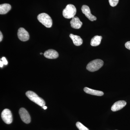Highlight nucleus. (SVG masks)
Listing matches in <instances>:
<instances>
[{
	"label": "nucleus",
	"instance_id": "f257e3e1",
	"mask_svg": "<svg viewBox=\"0 0 130 130\" xmlns=\"http://www.w3.org/2000/svg\"><path fill=\"white\" fill-rule=\"evenodd\" d=\"M26 95L30 100L40 106L42 107L45 106L46 103L44 100L39 97L35 92L29 91L26 93Z\"/></svg>",
	"mask_w": 130,
	"mask_h": 130
},
{
	"label": "nucleus",
	"instance_id": "f03ea898",
	"mask_svg": "<svg viewBox=\"0 0 130 130\" xmlns=\"http://www.w3.org/2000/svg\"><path fill=\"white\" fill-rule=\"evenodd\" d=\"M103 63V61L100 59L91 61L87 65L86 69L91 72L96 71L102 67Z\"/></svg>",
	"mask_w": 130,
	"mask_h": 130
},
{
	"label": "nucleus",
	"instance_id": "7ed1b4c3",
	"mask_svg": "<svg viewBox=\"0 0 130 130\" xmlns=\"http://www.w3.org/2000/svg\"><path fill=\"white\" fill-rule=\"evenodd\" d=\"M37 19L39 22L45 27L50 28L53 25V21L50 16L47 13H41L37 16Z\"/></svg>",
	"mask_w": 130,
	"mask_h": 130
},
{
	"label": "nucleus",
	"instance_id": "20e7f679",
	"mask_svg": "<svg viewBox=\"0 0 130 130\" xmlns=\"http://www.w3.org/2000/svg\"><path fill=\"white\" fill-rule=\"evenodd\" d=\"M77 10L74 5L69 4L63 10V15L65 18L70 19L74 18L76 13Z\"/></svg>",
	"mask_w": 130,
	"mask_h": 130
},
{
	"label": "nucleus",
	"instance_id": "39448f33",
	"mask_svg": "<svg viewBox=\"0 0 130 130\" xmlns=\"http://www.w3.org/2000/svg\"><path fill=\"white\" fill-rule=\"evenodd\" d=\"M1 117L3 120L7 124H9L12 122V115L11 112L9 109H5L3 111Z\"/></svg>",
	"mask_w": 130,
	"mask_h": 130
},
{
	"label": "nucleus",
	"instance_id": "423d86ee",
	"mask_svg": "<svg viewBox=\"0 0 130 130\" xmlns=\"http://www.w3.org/2000/svg\"><path fill=\"white\" fill-rule=\"evenodd\" d=\"M19 113L21 120L26 124H29L31 121L30 116L27 110L24 108H21L19 111Z\"/></svg>",
	"mask_w": 130,
	"mask_h": 130
},
{
	"label": "nucleus",
	"instance_id": "0eeeda50",
	"mask_svg": "<svg viewBox=\"0 0 130 130\" xmlns=\"http://www.w3.org/2000/svg\"><path fill=\"white\" fill-rule=\"evenodd\" d=\"M18 36L19 39L22 41H26L29 39V33L24 28H20L19 29Z\"/></svg>",
	"mask_w": 130,
	"mask_h": 130
},
{
	"label": "nucleus",
	"instance_id": "6e6552de",
	"mask_svg": "<svg viewBox=\"0 0 130 130\" xmlns=\"http://www.w3.org/2000/svg\"><path fill=\"white\" fill-rule=\"evenodd\" d=\"M82 12L91 21H95L96 20L95 16L92 15L91 13L90 9L88 6L84 5L81 8Z\"/></svg>",
	"mask_w": 130,
	"mask_h": 130
},
{
	"label": "nucleus",
	"instance_id": "1a4fd4ad",
	"mask_svg": "<svg viewBox=\"0 0 130 130\" xmlns=\"http://www.w3.org/2000/svg\"><path fill=\"white\" fill-rule=\"evenodd\" d=\"M126 105V102L125 101H118L114 103L112 106L111 109L112 111H117L122 109Z\"/></svg>",
	"mask_w": 130,
	"mask_h": 130
},
{
	"label": "nucleus",
	"instance_id": "9d476101",
	"mask_svg": "<svg viewBox=\"0 0 130 130\" xmlns=\"http://www.w3.org/2000/svg\"><path fill=\"white\" fill-rule=\"evenodd\" d=\"M44 56L45 58L49 59H55L58 58V52L53 49H49L44 52Z\"/></svg>",
	"mask_w": 130,
	"mask_h": 130
},
{
	"label": "nucleus",
	"instance_id": "9b49d317",
	"mask_svg": "<svg viewBox=\"0 0 130 130\" xmlns=\"http://www.w3.org/2000/svg\"><path fill=\"white\" fill-rule=\"evenodd\" d=\"M71 26L75 29H80L83 25V23L80 21L79 18L77 17H74L70 21Z\"/></svg>",
	"mask_w": 130,
	"mask_h": 130
},
{
	"label": "nucleus",
	"instance_id": "f8f14e48",
	"mask_svg": "<svg viewBox=\"0 0 130 130\" xmlns=\"http://www.w3.org/2000/svg\"><path fill=\"white\" fill-rule=\"evenodd\" d=\"M84 91L87 94L92 95L98 96H102L104 95V93L101 91L95 90L89 88L85 87L84 89Z\"/></svg>",
	"mask_w": 130,
	"mask_h": 130
},
{
	"label": "nucleus",
	"instance_id": "ddd939ff",
	"mask_svg": "<svg viewBox=\"0 0 130 130\" xmlns=\"http://www.w3.org/2000/svg\"><path fill=\"white\" fill-rule=\"evenodd\" d=\"M70 37L75 46H79L83 44V40L79 36L71 34Z\"/></svg>",
	"mask_w": 130,
	"mask_h": 130
},
{
	"label": "nucleus",
	"instance_id": "4468645a",
	"mask_svg": "<svg viewBox=\"0 0 130 130\" xmlns=\"http://www.w3.org/2000/svg\"><path fill=\"white\" fill-rule=\"evenodd\" d=\"M11 8V5L9 4L5 3L0 5V14H6Z\"/></svg>",
	"mask_w": 130,
	"mask_h": 130
},
{
	"label": "nucleus",
	"instance_id": "2eb2a0df",
	"mask_svg": "<svg viewBox=\"0 0 130 130\" xmlns=\"http://www.w3.org/2000/svg\"><path fill=\"white\" fill-rule=\"evenodd\" d=\"M102 37L101 36H96L91 39L90 44L92 46H97L101 44Z\"/></svg>",
	"mask_w": 130,
	"mask_h": 130
},
{
	"label": "nucleus",
	"instance_id": "dca6fc26",
	"mask_svg": "<svg viewBox=\"0 0 130 130\" xmlns=\"http://www.w3.org/2000/svg\"><path fill=\"white\" fill-rule=\"evenodd\" d=\"M76 126L79 130H89L87 127L83 125L82 123L79 122H77Z\"/></svg>",
	"mask_w": 130,
	"mask_h": 130
},
{
	"label": "nucleus",
	"instance_id": "f3484780",
	"mask_svg": "<svg viewBox=\"0 0 130 130\" xmlns=\"http://www.w3.org/2000/svg\"><path fill=\"white\" fill-rule=\"evenodd\" d=\"M108 1L109 5L113 7L117 6L119 2V0H108Z\"/></svg>",
	"mask_w": 130,
	"mask_h": 130
},
{
	"label": "nucleus",
	"instance_id": "a211bd4d",
	"mask_svg": "<svg viewBox=\"0 0 130 130\" xmlns=\"http://www.w3.org/2000/svg\"><path fill=\"white\" fill-rule=\"evenodd\" d=\"M2 62H3V64L4 65H7L8 64V61L7 60L6 58L5 57H3L2 58Z\"/></svg>",
	"mask_w": 130,
	"mask_h": 130
},
{
	"label": "nucleus",
	"instance_id": "6ab92c4d",
	"mask_svg": "<svg viewBox=\"0 0 130 130\" xmlns=\"http://www.w3.org/2000/svg\"><path fill=\"white\" fill-rule=\"evenodd\" d=\"M125 47L126 48L130 50V41L126 42L125 44Z\"/></svg>",
	"mask_w": 130,
	"mask_h": 130
},
{
	"label": "nucleus",
	"instance_id": "aec40b11",
	"mask_svg": "<svg viewBox=\"0 0 130 130\" xmlns=\"http://www.w3.org/2000/svg\"><path fill=\"white\" fill-rule=\"evenodd\" d=\"M3 38V36L1 31L0 32V42H1L2 41Z\"/></svg>",
	"mask_w": 130,
	"mask_h": 130
},
{
	"label": "nucleus",
	"instance_id": "412c9836",
	"mask_svg": "<svg viewBox=\"0 0 130 130\" xmlns=\"http://www.w3.org/2000/svg\"><path fill=\"white\" fill-rule=\"evenodd\" d=\"M3 65H4V64H3V62H2V61H0V67L1 68L3 67Z\"/></svg>",
	"mask_w": 130,
	"mask_h": 130
},
{
	"label": "nucleus",
	"instance_id": "4be33fe9",
	"mask_svg": "<svg viewBox=\"0 0 130 130\" xmlns=\"http://www.w3.org/2000/svg\"><path fill=\"white\" fill-rule=\"evenodd\" d=\"M43 107V109H46L47 108V107L46 106H44Z\"/></svg>",
	"mask_w": 130,
	"mask_h": 130
},
{
	"label": "nucleus",
	"instance_id": "5701e85b",
	"mask_svg": "<svg viewBox=\"0 0 130 130\" xmlns=\"http://www.w3.org/2000/svg\"><path fill=\"white\" fill-rule=\"evenodd\" d=\"M43 54V53H40V54L41 55Z\"/></svg>",
	"mask_w": 130,
	"mask_h": 130
}]
</instances>
